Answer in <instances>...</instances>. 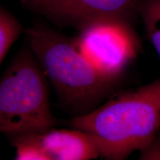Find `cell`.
Segmentation results:
<instances>
[{"mask_svg": "<svg viewBox=\"0 0 160 160\" xmlns=\"http://www.w3.org/2000/svg\"><path fill=\"white\" fill-rule=\"evenodd\" d=\"M70 125L87 133L106 159H125L133 151H142L160 128V77L113 93L103 105L73 117Z\"/></svg>", "mask_w": 160, "mask_h": 160, "instance_id": "6da1fadb", "label": "cell"}, {"mask_svg": "<svg viewBox=\"0 0 160 160\" xmlns=\"http://www.w3.org/2000/svg\"><path fill=\"white\" fill-rule=\"evenodd\" d=\"M27 45L62 102L81 116L94 110L117 81L105 77L80 51L74 38L42 27L25 31Z\"/></svg>", "mask_w": 160, "mask_h": 160, "instance_id": "7a4b0ae2", "label": "cell"}, {"mask_svg": "<svg viewBox=\"0 0 160 160\" xmlns=\"http://www.w3.org/2000/svg\"><path fill=\"white\" fill-rule=\"evenodd\" d=\"M45 75L29 46L13 57L0 82V131L13 139L54 128Z\"/></svg>", "mask_w": 160, "mask_h": 160, "instance_id": "3957f363", "label": "cell"}, {"mask_svg": "<svg viewBox=\"0 0 160 160\" xmlns=\"http://www.w3.org/2000/svg\"><path fill=\"white\" fill-rule=\"evenodd\" d=\"M80 51L105 77L117 81L137 51L129 22L103 19L88 24L74 38Z\"/></svg>", "mask_w": 160, "mask_h": 160, "instance_id": "277c9868", "label": "cell"}, {"mask_svg": "<svg viewBox=\"0 0 160 160\" xmlns=\"http://www.w3.org/2000/svg\"><path fill=\"white\" fill-rule=\"evenodd\" d=\"M17 160H88L100 153L87 133L73 128H53L12 139Z\"/></svg>", "mask_w": 160, "mask_h": 160, "instance_id": "5b68a950", "label": "cell"}, {"mask_svg": "<svg viewBox=\"0 0 160 160\" xmlns=\"http://www.w3.org/2000/svg\"><path fill=\"white\" fill-rule=\"evenodd\" d=\"M31 7L58 25L79 30L93 22L137 14L139 0H26Z\"/></svg>", "mask_w": 160, "mask_h": 160, "instance_id": "8992f818", "label": "cell"}, {"mask_svg": "<svg viewBox=\"0 0 160 160\" xmlns=\"http://www.w3.org/2000/svg\"><path fill=\"white\" fill-rule=\"evenodd\" d=\"M137 14L143 24L147 39L160 60V0H139Z\"/></svg>", "mask_w": 160, "mask_h": 160, "instance_id": "52a82bcc", "label": "cell"}, {"mask_svg": "<svg viewBox=\"0 0 160 160\" xmlns=\"http://www.w3.org/2000/svg\"><path fill=\"white\" fill-rule=\"evenodd\" d=\"M23 31L18 19L5 8H0V63L4 59L13 43Z\"/></svg>", "mask_w": 160, "mask_h": 160, "instance_id": "ba28073f", "label": "cell"}, {"mask_svg": "<svg viewBox=\"0 0 160 160\" xmlns=\"http://www.w3.org/2000/svg\"><path fill=\"white\" fill-rule=\"evenodd\" d=\"M139 159L160 160V128L151 144L140 151Z\"/></svg>", "mask_w": 160, "mask_h": 160, "instance_id": "9c48e42d", "label": "cell"}]
</instances>
